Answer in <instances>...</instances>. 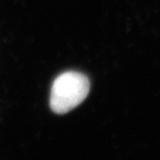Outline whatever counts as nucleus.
<instances>
[{
    "label": "nucleus",
    "mask_w": 160,
    "mask_h": 160,
    "mask_svg": "<svg viewBox=\"0 0 160 160\" xmlns=\"http://www.w3.org/2000/svg\"><path fill=\"white\" fill-rule=\"evenodd\" d=\"M90 91V81L86 75L67 71L59 75L52 83L50 107L56 114H65L85 101Z\"/></svg>",
    "instance_id": "obj_1"
}]
</instances>
